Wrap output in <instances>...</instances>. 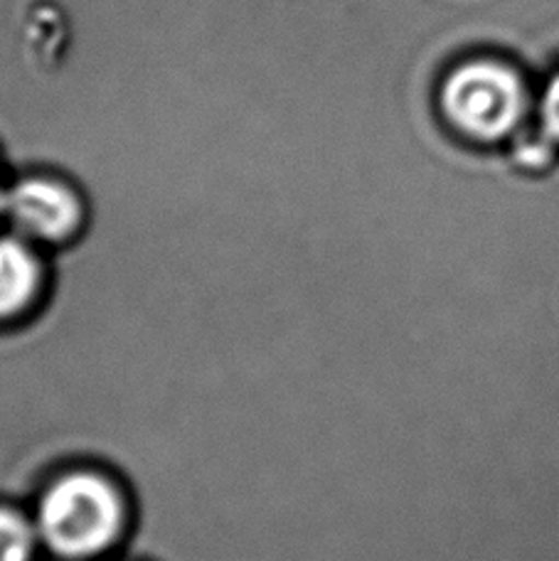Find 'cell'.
Here are the masks:
<instances>
[{
  "instance_id": "4",
  "label": "cell",
  "mask_w": 559,
  "mask_h": 561,
  "mask_svg": "<svg viewBox=\"0 0 559 561\" xmlns=\"http://www.w3.org/2000/svg\"><path fill=\"white\" fill-rule=\"evenodd\" d=\"M43 286V264L18 234H0V320L23 316Z\"/></svg>"
},
{
  "instance_id": "2",
  "label": "cell",
  "mask_w": 559,
  "mask_h": 561,
  "mask_svg": "<svg viewBox=\"0 0 559 561\" xmlns=\"http://www.w3.org/2000/svg\"><path fill=\"white\" fill-rule=\"evenodd\" d=\"M442 112L461 136L495 144L523 124L527 89L521 75L498 59H471L446 77Z\"/></svg>"
},
{
  "instance_id": "6",
  "label": "cell",
  "mask_w": 559,
  "mask_h": 561,
  "mask_svg": "<svg viewBox=\"0 0 559 561\" xmlns=\"http://www.w3.org/2000/svg\"><path fill=\"white\" fill-rule=\"evenodd\" d=\"M543 126L545 136L559 144V72L550 79L543 96Z\"/></svg>"
},
{
  "instance_id": "3",
  "label": "cell",
  "mask_w": 559,
  "mask_h": 561,
  "mask_svg": "<svg viewBox=\"0 0 559 561\" xmlns=\"http://www.w3.org/2000/svg\"><path fill=\"white\" fill-rule=\"evenodd\" d=\"M0 213L25 242L59 244L82 225L84 207L72 187L55 178H25L3 195Z\"/></svg>"
},
{
  "instance_id": "7",
  "label": "cell",
  "mask_w": 559,
  "mask_h": 561,
  "mask_svg": "<svg viewBox=\"0 0 559 561\" xmlns=\"http://www.w3.org/2000/svg\"><path fill=\"white\" fill-rule=\"evenodd\" d=\"M550 146H552V140L545 136V140L543 144H525L523 146V150H521V160L523 163H527V165H545L547 160H550V156H552V150H550Z\"/></svg>"
},
{
  "instance_id": "8",
  "label": "cell",
  "mask_w": 559,
  "mask_h": 561,
  "mask_svg": "<svg viewBox=\"0 0 559 561\" xmlns=\"http://www.w3.org/2000/svg\"><path fill=\"white\" fill-rule=\"evenodd\" d=\"M3 195H5V193H3V190H0V207H3Z\"/></svg>"
},
{
  "instance_id": "5",
  "label": "cell",
  "mask_w": 559,
  "mask_h": 561,
  "mask_svg": "<svg viewBox=\"0 0 559 561\" xmlns=\"http://www.w3.org/2000/svg\"><path fill=\"white\" fill-rule=\"evenodd\" d=\"M37 542L35 523L18 510L0 507V561H33Z\"/></svg>"
},
{
  "instance_id": "1",
  "label": "cell",
  "mask_w": 559,
  "mask_h": 561,
  "mask_svg": "<svg viewBox=\"0 0 559 561\" xmlns=\"http://www.w3.org/2000/svg\"><path fill=\"white\" fill-rule=\"evenodd\" d=\"M35 527L39 545L57 557L75 561L102 557L126 529L124 495L102 473H65L39 495Z\"/></svg>"
}]
</instances>
